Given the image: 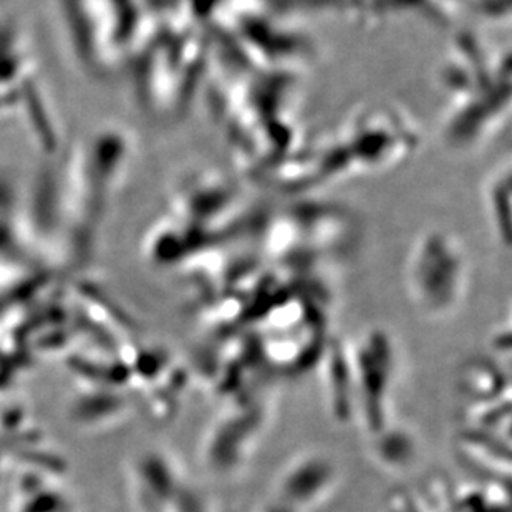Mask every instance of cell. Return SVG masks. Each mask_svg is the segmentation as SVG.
Wrapping results in <instances>:
<instances>
[{
  "instance_id": "6da1fadb",
  "label": "cell",
  "mask_w": 512,
  "mask_h": 512,
  "mask_svg": "<svg viewBox=\"0 0 512 512\" xmlns=\"http://www.w3.org/2000/svg\"><path fill=\"white\" fill-rule=\"evenodd\" d=\"M73 49L93 77H110L131 54L135 14L123 0H65Z\"/></svg>"
},
{
  "instance_id": "7a4b0ae2",
  "label": "cell",
  "mask_w": 512,
  "mask_h": 512,
  "mask_svg": "<svg viewBox=\"0 0 512 512\" xmlns=\"http://www.w3.org/2000/svg\"><path fill=\"white\" fill-rule=\"evenodd\" d=\"M416 309L431 319L455 314L468 292V264L463 249L450 236L430 234L411 249L405 274Z\"/></svg>"
},
{
  "instance_id": "3957f363",
  "label": "cell",
  "mask_w": 512,
  "mask_h": 512,
  "mask_svg": "<svg viewBox=\"0 0 512 512\" xmlns=\"http://www.w3.org/2000/svg\"><path fill=\"white\" fill-rule=\"evenodd\" d=\"M355 387V413L375 438L392 425L393 395L398 378V352L392 335L370 329L348 345Z\"/></svg>"
},
{
  "instance_id": "277c9868",
  "label": "cell",
  "mask_w": 512,
  "mask_h": 512,
  "mask_svg": "<svg viewBox=\"0 0 512 512\" xmlns=\"http://www.w3.org/2000/svg\"><path fill=\"white\" fill-rule=\"evenodd\" d=\"M269 420L262 401H244L224 411L209 426L204 441V459L214 473L231 474L246 466L261 443Z\"/></svg>"
},
{
  "instance_id": "5b68a950",
  "label": "cell",
  "mask_w": 512,
  "mask_h": 512,
  "mask_svg": "<svg viewBox=\"0 0 512 512\" xmlns=\"http://www.w3.org/2000/svg\"><path fill=\"white\" fill-rule=\"evenodd\" d=\"M340 464L325 451H305L281 469L274 484L279 503L299 512L324 506L340 488Z\"/></svg>"
},
{
  "instance_id": "8992f818",
  "label": "cell",
  "mask_w": 512,
  "mask_h": 512,
  "mask_svg": "<svg viewBox=\"0 0 512 512\" xmlns=\"http://www.w3.org/2000/svg\"><path fill=\"white\" fill-rule=\"evenodd\" d=\"M322 373L325 398L330 411L340 421H347L355 413V387L348 347L337 343L330 345Z\"/></svg>"
},
{
  "instance_id": "52a82bcc",
  "label": "cell",
  "mask_w": 512,
  "mask_h": 512,
  "mask_svg": "<svg viewBox=\"0 0 512 512\" xmlns=\"http://www.w3.org/2000/svg\"><path fill=\"white\" fill-rule=\"evenodd\" d=\"M373 448L378 461L388 469L406 468L415 458V441L406 431L390 426L373 438Z\"/></svg>"
},
{
  "instance_id": "ba28073f",
  "label": "cell",
  "mask_w": 512,
  "mask_h": 512,
  "mask_svg": "<svg viewBox=\"0 0 512 512\" xmlns=\"http://www.w3.org/2000/svg\"><path fill=\"white\" fill-rule=\"evenodd\" d=\"M509 166L506 165L504 170H499V173L494 176L491 181V189H489L488 198L491 199L489 203V213H491V221L493 226L498 231L499 236L508 241L509 236V208L503 206L504 203H509Z\"/></svg>"
},
{
  "instance_id": "9c48e42d",
  "label": "cell",
  "mask_w": 512,
  "mask_h": 512,
  "mask_svg": "<svg viewBox=\"0 0 512 512\" xmlns=\"http://www.w3.org/2000/svg\"><path fill=\"white\" fill-rule=\"evenodd\" d=\"M383 512H421L415 494L410 491H397L388 499L387 508Z\"/></svg>"
},
{
  "instance_id": "30bf717a",
  "label": "cell",
  "mask_w": 512,
  "mask_h": 512,
  "mask_svg": "<svg viewBox=\"0 0 512 512\" xmlns=\"http://www.w3.org/2000/svg\"><path fill=\"white\" fill-rule=\"evenodd\" d=\"M184 512H214L213 503L209 496H204L201 491H188L183 496Z\"/></svg>"
},
{
  "instance_id": "8fae6325",
  "label": "cell",
  "mask_w": 512,
  "mask_h": 512,
  "mask_svg": "<svg viewBox=\"0 0 512 512\" xmlns=\"http://www.w3.org/2000/svg\"><path fill=\"white\" fill-rule=\"evenodd\" d=\"M259 512H299L295 511V509L289 508V506H285V504L279 503L276 499H271L266 506H262L261 511Z\"/></svg>"
}]
</instances>
